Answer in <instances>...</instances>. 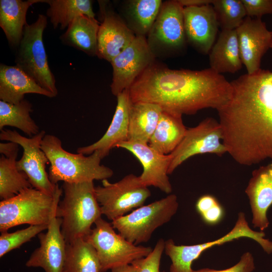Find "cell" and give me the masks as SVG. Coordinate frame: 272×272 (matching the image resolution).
<instances>
[{
  "label": "cell",
  "instance_id": "7402d4cb",
  "mask_svg": "<svg viewBox=\"0 0 272 272\" xmlns=\"http://www.w3.org/2000/svg\"><path fill=\"white\" fill-rule=\"evenodd\" d=\"M37 94L52 98L54 95L42 88L17 66L0 64V99L18 104L23 100L25 95Z\"/></svg>",
  "mask_w": 272,
  "mask_h": 272
},
{
  "label": "cell",
  "instance_id": "f1b7e54d",
  "mask_svg": "<svg viewBox=\"0 0 272 272\" xmlns=\"http://www.w3.org/2000/svg\"><path fill=\"white\" fill-rule=\"evenodd\" d=\"M49 8L46 15L50 18L53 28L59 26L63 30L78 16L84 15L95 18L90 0H45Z\"/></svg>",
  "mask_w": 272,
  "mask_h": 272
},
{
  "label": "cell",
  "instance_id": "60d3db41",
  "mask_svg": "<svg viewBox=\"0 0 272 272\" xmlns=\"http://www.w3.org/2000/svg\"><path fill=\"white\" fill-rule=\"evenodd\" d=\"M111 272H138L136 267L132 264H127L111 269Z\"/></svg>",
  "mask_w": 272,
  "mask_h": 272
},
{
  "label": "cell",
  "instance_id": "6da1fadb",
  "mask_svg": "<svg viewBox=\"0 0 272 272\" xmlns=\"http://www.w3.org/2000/svg\"><path fill=\"white\" fill-rule=\"evenodd\" d=\"M230 83L231 98L217 110L227 153L245 166L272 160V71L261 69Z\"/></svg>",
  "mask_w": 272,
  "mask_h": 272
},
{
  "label": "cell",
  "instance_id": "8d00e7d4",
  "mask_svg": "<svg viewBox=\"0 0 272 272\" xmlns=\"http://www.w3.org/2000/svg\"><path fill=\"white\" fill-rule=\"evenodd\" d=\"M247 17L260 18L272 14V0H241Z\"/></svg>",
  "mask_w": 272,
  "mask_h": 272
},
{
  "label": "cell",
  "instance_id": "83f0119b",
  "mask_svg": "<svg viewBox=\"0 0 272 272\" xmlns=\"http://www.w3.org/2000/svg\"><path fill=\"white\" fill-rule=\"evenodd\" d=\"M162 108L148 102H132L129 111L127 141L148 143L153 134Z\"/></svg>",
  "mask_w": 272,
  "mask_h": 272
},
{
  "label": "cell",
  "instance_id": "7a4b0ae2",
  "mask_svg": "<svg viewBox=\"0 0 272 272\" xmlns=\"http://www.w3.org/2000/svg\"><path fill=\"white\" fill-rule=\"evenodd\" d=\"M132 102H148L182 116L206 108L218 110L231 98L232 88L210 68L172 70L156 61L128 89Z\"/></svg>",
  "mask_w": 272,
  "mask_h": 272
},
{
  "label": "cell",
  "instance_id": "cb8c5ba5",
  "mask_svg": "<svg viewBox=\"0 0 272 272\" xmlns=\"http://www.w3.org/2000/svg\"><path fill=\"white\" fill-rule=\"evenodd\" d=\"M45 0H1L0 27L11 47L16 49L22 40L27 24V12L33 4Z\"/></svg>",
  "mask_w": 272,
  "mask_h": 272
},
{
  "label": "cell",
  "instance_id": "5b68a950",
  "mask_svg": "<svg viewBox=\"0 0 272 272\" xmlns=\"http://www.w3.org/2000/svg\"><path fill=\"white\" fill-rule=\"evenodd\" d=\"M62 192L58 184L53 195L30 187L11 198L1 200V232L24 224L48 225L56 217Z\"/></svg>",
  "mask_w": 272,
  "mask_h": 272
},
{
  "label": "cell",
  "instance_id": "d4e9b609",
  "mask_svg": "<svg viewBox=\"0 0 272 272\" xmlns=\"http://www.w3.org/2000/svg\"><path fill=\"white\" fill-rule=\"evenodd\" d=\"M182 116L163 110L148 145L161 154H171L183 139L187 128Z\"/></svg>",
  "mask_w": 272,
  "mask_h": 272
},
{
  "label": "cell",
  "instance_id": "74e56055",
  "mask_svg": "<svg viewBox=\"0 0 272 272\" xmlns=\"http://www.w3.org/2000/svg\"><path fill=\"white\" fill-rule=\"evenodd\" d=\"M255 268L254 259L250 252L244 253L239 261L234 266L223 270L202 268L192 272H251Z\"/></svg>",
  "mask_w": 272,
  "mask_h": 272
},
{
  "label": "cell",
  "instance_id": "b9f144b4",
  "mask_svg": "<svg viewBox=\"0 0 272 272\" xmlns=\"http://www.w3.org/2000/svg\"><path fill=\"white\" fill-rule=\"evenodd\" d=\"M271 33H272V32H271ZM270 48H272V41H271V44Z\"/></svg>",
  "mask_w": 272,
  "mask_h": 272
},
{
  "label": "cell",
  "instance_id": "30bf717a",
  "mask_svg": "<svg viewBox=\"0 0 272 272\" xmlns=\"http://www.w3.org/2000/svg\"><path fill=\"white\" fill-rule=\"evenodd\" d=\"M102 184L95 187V196L102 215L111 221L143 206L151 195L148 187L133 174H128L115 183L103 180Z\"/></svg>",
  "mask_w": 272,
  "mask_h": 272
},
{
  "label": "cell",
  "instance_id": "9a60e30c",
  "mask_svg": "<svg viewBox=\"0 0 272 272\" xmlns=\"http://www.w3.org/2000/svg\"><path fill=\"white\" fill-rule=\"evenodd\" d=\"M115 148L128 151L140 162L143 171L139 177L143 185L153 186L167 194L172 192L168 173L172 158L170 154H161L148 143L135 141L121 142Z\"/></svg>",
  "mask_w": 272,
  "mask_h": 272
},
{
  "label": "cell",
  "instance_id": "7c38bea8",
  "mask_svg": "<svg viewBox=\"0 0 272 272\" xmlns=\"http://www.w3.org/2000/svg\"><path fill=\"white\" fill-rule=\"evenodd\" d=\"M45 134V131L41 130L32 137L27 138L15 130L4 129L1 131L0 139L15 143L22 148V156L16 162L18 170L26 174L32 187L53 195L57 184H53L49 179L45 170L46 164L49 162L41 149V142Z\"/></svg>",
  "mask_w": 272,
  "mask_h": 272
},
{
  "label": "cell",
  "instance_id": "9c48e42d",
  "mask_svg": "<svg viewBox=\"0 0 272 272\" xmlns=\"http://www.w3.org/2000/svg\"><path fill=\"white\" fill-rule=\"evenodd\" d=\"M263 231H255L248 226L244 213L238 214L233 228L227 234L214 241L192 245H177L172 239L165 242L166 254L171 260L170 272H192V262L206 250L240 238H248L257 242L267 254L272 253V241L265 239Z\"/></svg>",
  "mask_w": 272,
  "mask_h": 272
},
{
  "label": "cell",
  "instance_id": "4316f807",
  "mask_svg": "<svg viewBox=\"0 0 272 272\" xmlns=\"http://www.w3.org/2000/svg\"><path fill=\"white\" fill-rule=\"evenodd\" d=\"M99 26L100 24L95 18L81 15L70 23L60 39L65 45L89 55H97Z\"/></svg>",
  "mask_w": 272,
  "mask_h": 272
},
{
  "label": "cell",
  "instance_id": "5bb4252c",
  "mask_svg": "<svg viewBox=\"0 0 272 272\" xmlns=\"http://www.w3.org/2000/svg\"><path fill=\"white\" fill-rule=\"evenodd\" d=\"M144 36L134 40L110 62L113 69L110 85L112 94L117 96L128 90L136 79L156 61Z\"/></svg>",
  "mask_w": 272,
  "mask_h": 272
},
{
  "label": "cell",
  "instance_id": "603a6c76",
  "mask_svg": "<svg viewBox=\"0 0 272 272\" xmlns=\"http://www.w3.org/2000/svg\"><path fill=\"white\" fill-rule=\"evenodd\" d=\"M210 69L218 74L235 73L243 65L236 30H223L209 53Z\"/></svg>",
  "mask_w": 272,
  "mask_h": 272
},
{
  "label": "cell",
  "instance_id": "1f68e13d",
  "mask_svg": "<svg viewBox=\"0 0 272 272\" xmlns=\"http://www.w3.org/2000/svg\"><path fill=\"white\" fill-rule=\"evenodd\" d=\"M18 152L8 157L0 158V198L2 200L11 198L31 186L28 178L18 170L17 157Z\"/></svg>",
  "mask_w": 272,
  "mask_h": 272
},
{
  "label": "cell",
  "instance_id": "d6a6232c",
  "mask_svg": "<svg viewBox=\"0 0 272 272\" xmlns=\"http://www.w3.org/2000/svg\"><path fill=\"white\" fill-rule=\"evenodd\" d=\"M212 5L222 30H236L247 17L241 0H213Z\"/></svg>",
  "mask_w": 272,
  "mask_h": 272
},
{
  "label": "cell",
  "instance_id": "f546056e",
  "mask_svg": "<svg viewBox=\"0 0 272 272\" xmlns=\"http://www.w3.org/2000/svg\"><path fill=\"white\" fill-rule=\"evenodd\" d=\"M32 111L31 103L25 99L16 104L0 100L1 131L10 126L19 129L30 137L38 134L40 131L30 116Z\"/></svg>",
  "mask_w": 272,
  "mask_h": 272
},
{
  "label": "cell",
  "instance_id": "d590c367",
  "mask_svg": "<svg viewBox=\"0 0 272 272\" xmlns=\"http://www.w3.org/2000/svg\"><path fill=\"white\" fill-rule=\"evenodd\" d=\"M165 242L162 238L159 239L148 255L131 263L138 272H161L160 266L161 257L165 250Z\"/></svg>",
  "mask_w": 272,
  "mask_h": 272
},
{
  "label": "cell",
  "instance_id": "ba28073f",
  "mask_svg": "<svg viewBox=\"0 0 272 272\" xmlns=\"http://www.w3.org/2000/svg\"><path fill=\"white\" fill-rule=\"evenodd\" d=\"M95 227L85 238L95 248L98 255L101 272L130 264L145 257L152 251L151 247L137 245L115 232L111 223L99 218Z\"/></svg>",
  "mask_w": 272,
  "mask_h": 272
},
{
  "label": "cell",
  "instance_id": "f35d334b",
  "mask_svg": "<svg viewBox=\"0 0 272 272\" xmlns=\"http://www.w3.org/2000/svg\"><path fill=\"white\" fill-rule=\"evenodd\" d=\"M19 145L15 143L9 142L0 143V153L5 157H8L13 153L19 152Z\"/></svg>",
  "mask_w": 272,
  "mask_h": 272
},
{
  "label": "cell",
  "instance_id": "4fadbf2b",
  "mask_svg": "<svg viewBox=\"0 0 272 272\" xmlns=\"http://www.w3.org/2000/svg\"><path fill=\"white\" fill-rule=\"evenodd\" d=\"M226 153L219 121L213 117H207L195 126L187 128L183 139L170 154L172 158L168 174H172L184 162L196 155L212 154L222 156Z\"/></svg>",
  "mask_w": 272,
  "mask_h": 272
},
{
  "label": "cell",
  "instance_id": "ffe728a7",
  "mask_svg": "<svg viewBox=\"0 0 272 272\" xmlns=\"http://www.w3.org/2000/svg\"><path fill=\"white\" fill-rule=\"evenodd\" d=\"M116 97V109L106 132L95 143L78 148V153L89 155L96 151L103 159L117 145L128 140L129 111L132 103L128 90L123 91Z\"/></svg>",
  "mask_w": 272,
  "mask_h": 272
},
{
  "label": "cell",
  "instance_id": "44dd1931",
  "mask_svg": "<svg viewBox=\"0 0 272 272\" xmlns=\"http://www.w3.org/2000/svg\"><path fill=\"white\" fill-rule=\"evenodd\" d=\"M245 193L252 213V223L254 228L263 231L269 226L267 212L272 205L271 163L252 171Z\"/></svg>",
  "mask_w": 272,
  "mask_h": 272
},
{
  "label": "cell",
  "instance_id": "8fae6325",
  "mask_svg": "<svg viewBox=\"0 0 272 272\" xmlns=\"http://www.w3.org/2000/svg\"><path fill=\"white\" fill-rule=\"evenodd\" d=\"M183 9L178 0L163 2L146 36L148 45L156 57L176 54L185 49L187 40Z\"/></svg>",
  "mask_w": 272,
  "mask_h": 272
},
{
  "label": "cell",
  "instance_id": "8992f818",
  "mask_svg": "<svg viewBox=\"0 0 272 272\" xmlns=\"http://www.w3.org/2000/svg\"><path fill=\"white\" fill-rule=\"evenodd\" d=\"M47 25V17L39 14L35 22L25 26L22 40L16 49L15 62L16 66L55 97L58 93L55 79L48 65L43 41Z\"/></svg>",
  "mask_w": 272,
  "mask_h": 272
},
{
  "label": "cell",
  "instance_id": "4dcf8cb0",
  "mask_svg": "<svg viewBox=\"0 0 272 272\" xmlns=\"http://www.w3.org/2000/svg\"><path fill=\"white\" fill-rule=\"evenodd\" d=\"M65 272H101L96 251L85 239L67 243Z\"/></svg>",
  "mask_w": 272,
  "mask_h": 272
},
{
  "label": "cell",
  "instance_id": "d6986e66",
  "mask_svg": "<svg viewBox=\"0 0 272 272\" xmlns=\"http://www.w3.org/2000/svg\"><path fill=\"white\" fill-rule=\"evenodd\" d=\"M183 16L187 42L200 53L209 54L219 28L212 4L184 7Z\"/></svg>",
  "mask_w": 272,
  "mask_h": 272
},
{
  "label": "cell",
  "instance_id": "e575fe53",
  "mask_svg": "<svg viewBox=\"0 0 272 272\" xmlns=\"http://www.w3.org/2000/svg\"><path fill=\"white\" fill-rule=\"evenodd\" d=\"M195 208L202 220L209 225L219 223L224 215V211L216 198L210 194L201 196L197 199Z\"/></svg>",
  "mask_w": 272,
  "mask_h": 272
},
{
  "label": "cell",
  "instance_id": "3957f363",
  "mask_svg": "<svg viewBox=\"0 0 272 272\" xmlns=\"http://www.w3.org/2000/svg\"><path fill=\"white\" fill-rule=\"evenodd\" d=\"M50 166L48 176L54 184L59 181L78 183L108 179L113 175V170L101 164L102 159L98 152L89 156L73 154L65 150L57 137L46 134L41 142Z\"/></svg>",
  "mask_w": 272,
  "mask_h": 272
},
{
  "label": "cell",
  "instance_id": "e0dca14e",
  "mask_svg": "<svg viewBox=\"0 0 272 272\" xmlns=\"http://www.w3.org/2000/svg\"><path fill=\"white\" fill-rule=\"evenodd\" d=\"M241 57L247 74L260 68L263 55L270 48L272 33L260 18L246 17L236 29Z\"/></svg>",
  "mask_w": 272,
  "mask_h": 272
},
{
  "label": "cell",
  "instance_id": "277c9868",
  "mask_svg": "<svg viewBox=\"0 0 272 272\" xmlns=\"http://www.w3.org/2000/svg\"><path fill=\"white\" fill-rule=\"evenodd\" d=\"M62 189L64 196L58 205L56 217L61 219V233L69 243L85 239L102 214L95 196L93 181L63 182Z\"/></svg>",
  "mask_w": 272,
  "mask_h": 272
},
{
  "label": "cell",
  "instance_id": "836d02e7",
  "mask_svg": "<svg viewBox=\"0 0 272 272\" xmlns=\"http://www.w3.org/2000/svg\"><path fill=\"white\" fill-rule=\"evenodd\" d=\"M48 225H30L26 228L12 233L1 232L0 236V257L10 251L19 248L23 244L30 241L43 231L47 230Z\"/></svg>",
  "mask_w": 272,
  "mask_h": 272
},
{
  "label": "cell",
  "instance_id": "52a82bcc",
  "mask_svg": "<svg viewBox=\"0 0 272 272\" xmlns=\"http://www.w3.org/2000/svg\"><path fill=\"white\" fill-rule=\"evenodd\" d=\"M178 208L177 196L170 194L152 203L143 205L111 223L123 238L139 245L148 242L157 228L171 219Z\"/></svg>",
  "mask_w": 272,
  "mask_h": 272
},
{
  "label": "cell",
  "instance_id": "484cf974",
  "mask_svg": "<svg viewBox=\"0 0 272 272\" xmlns=\"http://www.w3.org/2000/svg\"><path fill=\"white\" fill-rule=\"evenodd\" d=\"M162 4L161 0L125 1L121 8V17L136 36L146 37Z\"/></svg>",
  "mask_w": 272,
  "mask_h": 272
},
{
  "label": "cell",
  "instance_id": "ac0fdd59",
  "mask_svg": "<svg viewBox=\"0 0 272 272\" xmlns=\"http://www.w3.org/2000/svg\"><path fill=\"white\" fill-rule=\"evenodd\" d=\"M61 220L54 217L46 233L37 236L40 246L26 262L28 267H41L45 272H65L67 243L61 231Z\"/></svg>",
  "mask_w": 272,
  "mask_h": 272
},
{
  "label": "cell",
  "instance_id": "2e32d148",
  "mask_svg": "<svg viewBox=\"0 0 272 272\" xmlns=\"http://www.w3.org/2000/svg\"><path fill=\"white\" fill-rule=\"evenodd\" d=\"M99 4L103 19L98 33L97 56L110 62L136 36L106 2L99 1Z\"/></svg>",
  "mask_w": 272,
  "mask_h": 272
},
{
  "label": "cell",
  "instance_id": "ab89813d",
  "mask_svg": "<svg viewBox=\"0 0 272 272\" xmlns=\"http://www.w3.org/2000/svg\"><path fill=\"white\" fill-rule=\"evenodd\" d=\"M178 1L184 8L211 5L213 2V0H178Z\"/></svg>",
  "mask_w": 272,
  "mask_h": 272
}]
</instances>
